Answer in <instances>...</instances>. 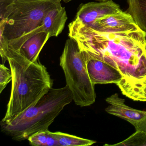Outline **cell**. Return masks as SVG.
<instances>
[{
  "mask_svg": "<svg viewBox=\"0 0 146 146\" xmlns=\"http://www.w3.org/2000/svg\"><path fill=\"white\" fill-rule=\"evenodd\" d=\"M70 37L80 50L116 68L123 79L146 78V42L141 30L118 33L99 32L91 28L70 23Z\"/></svg>",
  "mask_w": 146,
  "mask_h": 146,
  "instance_id": "1",
  "label": "cell"
},
{
  "mask_svg": "<svg viewBox=\"0 0 146 146\" xmlns=\"http://www.w3.org/2000/svg\"><path fill=\"white\" fill-rule=\"evenodd\" d=\"M7 59L12 74L11 91L1 123L15 118L52 88L50 75L39 60L31 62L22 53L15 51L9 52Z\"/></svg>",
  "mask_w": 146,
  "mask_h": 146,
  "instance_id": "2",
  "label": "cell"
},
{
  "mask_svg": "<svg viewBox=\"0 0 146 146\" xmlns=\"http://www.w3.org/2000/svg\"><path fill=\"white\" fill-rule=\"evenodd\" d=\"M62 0H19L0 7V32L8 43V52H19L25 42L43 31L42 21Z\"/></svg>",
  "mask_w": 146,
  "mask_h": 146,
  "instance_id": "3",
  "label": "cell"
},
{
  "mask_svg": "<svg viewBox=\"0 0 146 146\" xmlns=\"http://www.w3.org/2000/svg\"><path fill=\"white\" fill-rule=\"evenodd\" d=\"M73 101L67 85L51 88L36 103L11 121L1 123V131L16 141L28 139L33 134L48 127L64 108Z\"/></svg>",
  "mask_w": 146,
  "mask_h": 146,
  "instance_id": "4",
  "label": "cell"
},
{
  "mask_svg": "<svg viewBox=\"0 0 146 146\" xmlns=\"http://www.w3.org/2000/svg\"><path fill=\"white\" fill-rule=\"evenodd\" d=\"M60 64L75 104L86 107L94 103L96 98L95 85L90 78L83 53L73 38L70 37L66 41Z\"/></svg>",
  "mask_w": 146,
  "mask_h": 146,
  "instance_id": "5",
  "label": "cell"
},
{
  "mask_svg": "<svg viewBox=\"0 0 146 146\" xmlns=\"http://www.w3.org/2000/svg\"><path fill=\"white\" fill-rule=\"evenodd\" d=\"M106 101L109 105L106 108L107 112L129 122L135 127L136 131L146 132V111L127 106L124 99L119 97L117 94L111 95Z\"/></svg>",
  "mask_w": 146,
  "mask_h": 146,
  "instance_id": "6",
  "label": "cell"
},
{
  "mask_svg": "<svg viewBox=\"0 0 146 146\" xmlns=\"http://www.w3.org/2000/svg\"><path fill=\"white\" fill-rule=\"evenodd\" d=\"M118 5L112 1L89 2L81 5L72 23L80 26L90 27L98 19L105 16L120 11Z\"/></svg>",
  "mask_w": 146,
  "mask_h": 146,
  "instance_id": "7",
  "label": "cell"
},
{
  "mask_svg": "<svg viewBox=\"0 0 146 146\" xmlns=\"http://www.w3.org/2000/svg\"><path fill=\"white\" fill-rule=\"evenodd\" d=\"M82 52L88 73L93 84H117L123 78L119 71L108 63Z\"/></svg>",
  "mask_w": 146,
  "mask_h": 146,
  "instance_id": "8",
  "label": "cell"
},
{
  "mask_svg": "<svg viewBox=\"0 0 146 146\" xmlns=\"http://www.w3.org/2000/svg\"><path fill=\"white\" fill-rule=\"evenodd\" d=\"M88 27L99 32L106 33L128 32L141 29L132 16L122 11L100 19Z\"/></svg>",
  "mask_w": 146,
  "mask_h": 146,
  "instance_id": "9",
  "label": "cell"
},
{
  "mask_svg": "<svg viewBox=\"0 0 146 146\" xmlns=\"http://www.w3.org/2000/svg\"><path fill=\"white\" fill-rule=\"evenodd\" d=\"M67 19L65 8L60 4L45 15L42 21L43 30L49 33L50 37L58 36L63 31Z\"/></svg>",
  "mask_w": 146,
  "mask_h": 146,
  "instance_id": "10",
  "label": "cell"
},
{
  "mask_svg": "<svg viewBox=\"0 0 146 146\" xmlns=\"http://www.w3.org/2000/svg\"><path fill=\"white\" fill-rule=\"evenodd\" d=\"M50 37L48 32L44 31H40L25 42L20 52L31 62L39 61V54Z\"/></svg>",
  "mask_w": 146,
  "mask_h": 146,
  "instance_id": "11",
  "label": "cell"
},
{
  "mask_svg": "<svg viewBox=\"0 0 146 146\" xmlns=\"http://www.w3.org/2000/svg\"><path fill=\"white\" fill-rule=\"evenodd\" d=\"M129 13L136 24L146 33V0H128Z\"/></svg>",
  "mask_w": 146,
  "mask_h": 146,
  "instance_id": "12",
  "label": "cell"
},
{
  "mask_svg": "<svg viewBox=\"0 0 146 146\" xmlns=\"http://www.w3.org/2000/svg\"><path fill=\"white\" fill-rule=\"evenodd\" d=\"M31 145L35 146H59L57 138L48 129L38 131L28 138Z\"/></svg>",
  "mask_w": 146,
  "mask_h": 146,
  "instance_id": "13",
  "label": "cell"
},
{
  "mask_svg": "<svg viewBox=\"0 0 146 146\" xmlns=\"http://www.w3.org/2000/svg\"><path fill=\"white\" fill-rule=\"evenodd\" d=\"M59 146H87L93 145L96 141L82 138L60 131L53 132Z\"/></svg>",
  "mask_w": 146,
  "mask_h": 146,
  "instance_id": "14",
  "label": "cell"
},
{
  "mask_svg": "<svg viewBox=\"0 0 146 146\" xmlns=\"http://www.w3.org/2000/svg\"><path fill=\"white\" fill-rule=\"evenodd\" d=\"M123 94L134 101L146 102V85L140 87L118 86Z\"/></svg>",
  "mask_w": 146,
  "mask_h": 146,
  "instance_id": "15",
  "label": "cell"
},
{
  "mask_svg": "<svg viewBox=\"0 0 146 146\" xmlns=\"http://www.w3.org/2000/svg\"><path fill=\"white\" fill-rule=\"evenodd\" d=\"M105 146H146V132L136 131L135 133L123 141L114 144H105Z\"/></svg>",
  "mask_w": 146,
  "mask_h": 146,
  "instance_id": "16",
  "label": "cell"
},
{
  "mask_svg": "<svg viewBox=\"0 0 146 146\" xmlns=\"http://www.w3.org/2000/svg\"><path fill=\"white\" fill-rule=\"evenodd\" d=\"M12 80L11 70L5 66L4 64L0 65V93H2L8 84Z\"/></svg>",
  "mask_w": 146,
  "mask_h": 146,
  "instance_id": "17",
  "label": "cell"
},
{
  "mask_svg": "<svg viewBox=\"0 0 146 146\" xmlns=\"http://www.w3.org/2000/svg\"><path fill=\"white\" fill-rule=\"evenodd\" d=\"M118 86H132V87H140V86H146V78L141 80L136 81H129L122 79L120 82L117 83Z\"/></svg>",
  "mask_w": 146,
  "mask_h": 146,
  "instance_id": "18",
  "label": "cell"
},
{
  "mask_svg": "<svg viewBox=\"0 0 146 146\" xmlns=\"http://www.w3.org/2000/svg\"><path fill=\"white\" fill-rule=\"evenodd\" d=\"M19 0H0V7L5 6L10 3L18 1Z\"/></svg>",
  "mask_w": 146,
  "mask_h": 146,
  "instance_id": "19",
  "label": "cell"
},
{
  "mask_svg": "<svg viewBox=\"0 0 146 146\" xmlns=\"http://www.w3.org/2000/svg\"><path fill=\"white\" fill-rule=\"evenodd\" d=\"M65 3H68V2H70V1H73V0H62ZM96 1H101V2H104V1H106L107 0H96Z\"/></svg>",
  "mask_w": 146,
  "mask_h": 146,
  "instance_id": "20",
  "label": "cell"
},
{
  "mask_svg": "<svg viewBox=\"0 0 146 146\" xmlns=\"http://www.w3.org/2000/svg\"><path fill=\"white\" fill-rule=\"evenodd\" d=\"M145 40L146 42V33H145Z\"/></svg>",
  "mask_w": 146,
  "mask_h": 146,
  "instance_id": "21",
  "label": "cell"
}]
</instances>
